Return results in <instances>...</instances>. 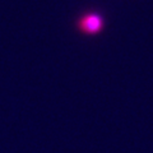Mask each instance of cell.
<instances>
[{
	"instance_id": "obj_1",
	"label": "cell",
	"mask_w": 153,
	"mask_h": 153,
	"mask_svg": "<svg viewBox=\"0 0 153 153\" xmlns=\"http://www.w3.org/2000/svg\"><path fill=\"white\" fill-rule=\"evenodd\" d=\"M78 30L85 35H96L103 28V17L101 14L91 12L85 13L76 22Z\"/></svg>"
}]
</instances>
